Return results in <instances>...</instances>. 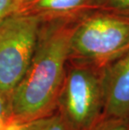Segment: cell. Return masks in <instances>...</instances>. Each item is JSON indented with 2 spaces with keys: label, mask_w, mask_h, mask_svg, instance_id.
<instances>
[{
  "label": "cell",
  "mask_w": 129,
  "mask_h": 130,
  "mask_svg": "<svg viewBox=\"0 0 129 130\" xmlns=\"http://www.w3.org/2000/svg\"><path fill=\"white\" fill-rule=\"evenodd\" d=\"M76 21L42 22L30 64L9 96L12 117L16 123H26L56 112Z\"/></svg>",
  "instance_id": "1"
},
{
  "label": "cell",
  "mask_w": 129,
  "mask_h": 130,
  "mask_svg": "<svg viewBox=\"0 0 129 130\" xmlns=\"http://www.w3.org/2000/svg\"><path fill=\"white\" fill-rule=\"evenodd\" d=\"M129 51V14L98 9L74 23L69 60L105 68Z\"/></svg>",
  "instance_id": "2"
},
{
  "label": "cell",
  "mask_w": 129,
  "mask_h": 130,
  "mask_svg": "<svg viewBox=\"0 0 129 130\" xmlns=\"http://www.w3.org/2000/svg\"><path fill=\"white\" fill-rule=\"evenodd\" d=\"M104 68L68 61L56 112L68 130H89L103 114Z\"/></svg>",
  "instance_id": "3"
},
{
  "label": "cell",
  "mask_w": 129,
  "mask_h": 130,
  "mask_svg": "<svg viewBox=\"0 0 129 130\" xmlns=\"http://www.w3.org/2000/svg\"><path fill=\"white\" fill-rule=\"evenodd\" d=\"M42 21L15 12L0 23V89L10 96L30 64Z\"/></svg>",
  "instance_id": "4"
},
{
  "label": "cell",
  "mask_w": 129,
  "mask_h": 130,
  "mask_svg": "<svg viewBox=\"0 0 129 130\" xmlns=\"http://www.w3.org/2000/svg\"><path fill=\"white\" fill-rule=\"evenodd\" d=\"M102 117L129 119V51L104 68Z\"/></svg>",
  "instance_id": "5"
},
{
  "label": "cell",
  "mask_w": 129,
  "mask_h": 130,
  "mask_svg": "<svg viewBox=\"0 0 129 130\" xmlns=\"http://www.w3.org/2000/svg\"><path fill=\"white\" fill-rule=\"evenodd\" d=\"M105 0H22L17 12L34 15L42 22L76 21L93 11L102 9Z\"/></svg>",
  "instance_id": "6"
},
{
  "label": "cell",
  "mask_w": 129,
  "mask_h": 130,
  "mask_svg": "<svg viewBox=\"0 0 129 130\" xmlns=\"http://www.w3.org/2000/svg\"><path fill=\"white\" fill-rule=\"evenodd\" d=\"M16 130H68L56 112L47 117L19 124Z\"/></svg>",
  "instance_id": "7"
},
{
  "label": "cell",
  "mask_w": 129,
  "mask_h": 130,
  "mask_svg": "<svg viewBox=\"0 0 129 130\" xmlns=\"http://www.w3.org/2000/svg\"><path fill=\"white\" fill-rule=\"evenodd\" d=\"M18 125L12 117L9 96L0 89V130H16Z\"/></svg>",
  "instance_id": "8"
},
{
  "label": "cell",
  "mask_w": 129,
  "mask_h": 130,
  "mask_svg": "<svg viewBox=\"0 0 129 130\" xmlns=\"http://www.w3.org/2000/svg\"><path fill=\"white\" fill-rule=\"evenodd\" d=\"M89 130H129V119L102 117Z\"/></svg>",
  "instance_id": "9"
},
{
  "label": "cell",
  "mask_w": 129,
  "mask_h": 130,
  "mask_svg": "<svg viewBox=\"0 0 129 130\" xmlns=\"http://www.w3.org/2000/svg\"><path fill=\"white\" fill-rule=\"evenodd\" d=\"M22 0H0V23L12 13L17 12Z\"/></svg>",
  "instance_id": "10"
},
{
  "label": "cell",
  "mask_w": 129,
  "mask_h": 130,
  "mask_svg": "<svg viewBox=\"0 0 129 130\" xmlns=\"http://www.w3.org/2000/svg\"><path fill=\"white\" fill-rule=\"evenodd\" d=\"M102 9L129 14V0H105Z\"/></svg>",
  "instance_id": "11"
}]
</instances>
